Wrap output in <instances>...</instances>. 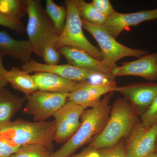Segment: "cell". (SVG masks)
Instances as JSON below:
<instances>
[{"mask_svg":"<svg viewBox=\"0 0 157 157\" xmlns=\"http://www.w3.org/2000/svg\"><path fill=\"white\" fill-rule=\"evenodd\" d=\"M116 82L96 85L87 81L79 82L78 87L68 94V100L88 108L95 106L104 95L113 92L117 87Z\"/></svg>","mask_w":157,"mask_h":157,"instance_id":"5bb4252c","label":"cell"},{"mask_svg":"<svg viewBox=\"0 0 157 157\" xmlns=\"http://www.w3.org/2000/svg\"><path fill=\"white\" fill-rule=\"evenodd\" d=\"M64 2L67 20L55 47L57 50L64 46L78 48L101 61L103 57L101 50L89 41L82 31V21L76 8V0H66Z\"/></svg>","mask_w":157,"mask_h":157,"instance_id":"8992f818","label":"cell"},{"mask_svg":"<svg viewBox=\"0 0 157 157\" xmlns=\"http://www.w3.org/2000/svg\"><path fill=\"white\" fill-rule=\"evenodd\" d=\"M20 147L13 146L0 140V157H9L18 150Z\"/></svg>","mask_w":157,"mask_h":157,"instance_id":"f1b7e54d","label":"cell"},{"mask_svg":"<svg viewBox=\"0 0 157 157\" xmlns=\"http://www.w3.org/2000/svg\"><path fill=\"white\" fill-rule=\"evenodd\" d=\"M86 107L69 100L53 115L56 125L55 141L65 143L76 132L81 124V117Z\"/></svg>","mask_w":157,"mask_h":157,"instance_id":"ba28073f","label":"cell"},{"mask_svg":"<svg viewBox=\"0 0 157 157\" xmlns=\"http://www.w3.org/2000/svg\"><path fill=\"white\" fill-rule=\"evenodd\" d=\"M52 150L42 145H25L20 147L9 157H51Z\"/></svg>","mask_w":157,"mask_h":157,"instance_id":"603a6c76","label":"cell"},{"mask_svg":"<svg viewBox=\"0 0 157 157\" xmlns=\"http://www.w3.org/2000/svg\"><path fill=\"white\" fill-rule=\"evenodd\" d=\"M98 151L100 153V157H127L123 140H121L112 147L100 150Z\"/></svg>","mask_w":157,"mask_h":157,"instance_id":"484cf974","label":"cell"},{"mask_svg":"<svg viewBox=\"0 0 157 157\" xmlns=\"http://www.w3.org/2000/svg\"><path fill=\"white\" fill-rule=\"evenodd\" d=\"M114 92L126 99L139 117L143 115L157 95V83L140 82L117 86Z\"/></svg>","mask_w":157,"mask_h":157,"instance_id":"9c48e42d","label":"cell"},{"mask_svg":"<svg viewBox=\"0 0 157 157\" xmlns=\"http://www.w3.org/2000/svg\"><path fill=\"white\" fill-rule=\"evenodd\" d=\"M21 68L29 73L33 72L50 73L77 82L87 81L96 73L78 69L69 64L48 65L39 63L32 59L23 63Z\"/></svg>","mask_w":157,"mask_h":157,"instance_id":"7c38bea8","label":"cell"},{"mask_svg":"<svg viewBox=\"0 0 157 157\" xmlns=\"http://www.w3.org/2000/svg\"><path fill=\"white\" fill-rule=\"evenodd\" d=\"M139 117L126 99L117 98L111 107L104 128L88 147L98 151L115 146L128 137L140 121Z\"/></svg>","mask_w":157,"mask_h":157,"instance_id":"7a4b0ae2","label":"cell"},{"mask_svg":"<svg viewBox=\"0 0 157 157\" xmlns=\"http://www.w3.org/2000/svg\"><path fill=\"white\" fill-rule=\"evenodd\" d=\"M0 25L8 28L18 34H23L25 30L22 22L14 21L0 13Z\"/></svg>","mask_w":157,"mask_h":157,"instance_id":"83f0119b","label":"cell"},{"mask_svg":"<svg viewBox=\"0 0 157 157\" xmlns=\"http://www.w3.org/2000/svg\"><path fill=\"white\" fill-rule=\"evenodd\" d=\"M91 3L100 13L107 18L117 12L109 0H93Z\"/></svg>","mask_w":157,"mask_h":157,"instance_id":"4316f807","label":"cell"},{"mask_svg":"<svg viewBox=\"0 0 157 157\" xmlns=\"http://www.w3.org/2000/svg\"><path fill=\"white\" fill-rule=\"evenodd\" d=\"M45 10L53 22L59 35L61 34L67 20V9L64 6H59L52 0H46Z\"/></svg>","mask_w":157,"mask_h":157,"instance_id":"7402d4cb","label":"cell"},{"mask_svg":"<svg viewBox=\"0 0 157 157\" xmlns=\"http://www.w3.org/2000/svg\"><path fill=\"white\" fill-rule=\"evenodd\" d=\"M60 54L55 47V45H46L43 49L42 58L46 64L58 65L60 60Z\"/></svg>","mask_w":157,"mask_h":157,"instance_id":"d4e9b609","label":"cell"},{"mask_svg":"<svg viewBox=\"0 0 157 157\" xmlns=\"http://www.w3.org/2000/svg\"><path fill=\"white\" fill-rule=\"evenodd\" d=\"M140 122L145 128L157 124V95L150 107L140 117Z\"/></svg>","mask_w":157,"mask_h":157,"instance_id":"cb8c5ba5","label":"cell"},{"mask_svg":"<svg viewBox=\"0 0 157 157\" xmlns=\"http://www.w3.org/2000/svg\"><path fill=\"white\" fill-rule=\"evenodd\" d=\"M111 70L114 77L136 76L150 81L157 80V52L147 54L132 61L121 63Z\"/></svg>","mask_w":157,"mask_h":157,"instance_id":"8fae6325","label":"cell"},{"mask_svg":"<svg viewBox=\"0 0 157 157\" xmlns=\"http://www.w3.org/2000/svg\"><path fill=\"white\" fill-rule=\"evenodd\" d=\"M155 19H157V8L130 13L117 11L107 18L103 26L116 39L123 31L128 28L138 25L144 21Z\"/></svg>","mask_w":157,"mask_h":157,"instance_id":"4fadbf2b","label":"cell"},{"mask_svg":"<svg viewBox=\"0 0 157 157\" xmlns=\"http://www.w3.org/2000/svg\"><path fill=\"white\" fill-rule=\"evenodd\" d=\"M56 134L54 120L31 122L18 119L0 128V140L20 147L39 145L52 150Z\"/></svg>","mask_w":157,"mask_h":157,"instance_id":"3957f363","label":"cell"},{"mask_svg":"<svg viewBox=\"0 0 157 157\" xmlns=\"http://www.w3.org/2000/svg\"><path fill=\"white\" fill-rule=\"evenodd\" d=\"M0 13L14 21L21 22L27 14L25 0H0Z\"/></svg>","mask_w":157,"mask_h":157,"instance_id":"ffe728a7","label":"cell"},{"mask_svg":"<svg viewBox=\"0 0 157 157\" xmlns=\"http://www.w3.org/2000/svg\"><path fill=\"white\" fill-rule=\"evenodd\" d=\"M157 124L149 128L142 125L140 120L127 137L124 143L127 157H147L155 151Z\"/></svg>","mask_w":157,"mask_h":157,"instance_id":"30bf717a","label":"cell"},{"mask_svg":"<svg viewBox=\"0 0 157 157\" xmlns=\"http://www.w3.org/2000/svg\"><path fill=\"white\" fill-rule=\"evenodd\" d=\"M76 4L82 19L94 25H104L107 17L100 13L91 2H86L84 0H76Z\"/></svg>","mask_w":157,"mask_h":157,"instance_id":"44dd1931","label":"cell"},{"mask_svg":"<svg viewBox=\"0 0 157 157\" xmlns=\"http://www.w3.org/2000/svg\"><path fill=\"white\" fill-rule=\"evenodd\" d=\"M0 52L24 63L31 59L33 51L28 40L15 39L7 32L0 31Z\"/></svg>","mask_w":157,"mask_h":157,"instance_id":"e0dca14e","label":"cell"},{"mask_svg":"<svg viewBox=\"0 0 157 157\" xmlns=\"http://www.w3.org/2000/svg\"><path fill=\"white\" fill-rule=\"evenodd\" d=\"M4 78L13 88L24 93L25 95L38 90L33 75L17 67L6 70Z\"/></svg>","mask_w":157,"mask_h":157,"instance_id":"d6986e66","label":"cell"},{"mask_svg":"<svg viewBox=\"0 0 157 157\" xmlns=\"http://www.w3.org/2000/svg\"><path fill=\"white\" fill-rule=\"evenodd\" d=\"M5 56L0 52V89L5 88L8 85V82L4 79V76L6 70L3 63V59Z\"/></svg>","mask_w":157,"mask_h":157,"instance_id":"4dcf8cb0","label":"cell"},{"mask_svg":"<svg viewBox=\"0 0 157 157\" xmlns=\"http://www.w3.org/2000/svg\"><path fill=\"white\" fill-rule=\"evenodd\" d=\"M81 19L82 28L94 37L101 48L103 57L101 62L111 72L117 67V62L121 59L127 57L139 58L148 53V50L125 46L118 42L103 26L94 25Z\"/></svg>","mask_w":157,"mask_h":157,"instance_id":"5b68a950","label":"cell"},{"mask_svg":"<svg viewBox=\"0 0 157 157\" xmlns=\"http://www.w3.org/2000/svg\"><path fill=\"white\" fill-rule=\"evenodd\" d=\"M28 16L26 28L33 53L42 58L46 45H55L59 34L39 0H25Z\"/></svg>","mask_w":157,"mask_h":157,"instance_id":"277c9868","label":"cell"},{"mask_svg":"<svg viewBox=\"0 0 157 157\" xmlns=\"http://www.w3.org/2000/svg\"><path fill=\"white\" fill-rule=\"evenodd\" d=\"M25 100L5 88L0 89V128L11 121L12 117L22 108Z\"/></svg>","mask_w":157,"mask_h":157,"instance_id":"ac0fdd59","label":"cell"},{"mask_svg":"<svg viewBox=\"0 0 157 157\" xmlns=\"http://www.w3.org/2000/svg\"><path fill=\"white\" fill-rule=\"evenodd\" d=\"M69 157H100V154L98 150L88 147L80 152L71 155Z\"/></svg>","mask_w":157,"mask_h":157,"instance_id":"f546056e","label":"cell"},{"mask_svg":"<svg viewBox=\"0 0 157 157\" xmlns=\"http://www.w3.org/2000/svg\"><path fill=\"white\" fill-rule=\"evenodd\" d=\"M33 76L38 90L56 94H70L79 83L50 73H36Z\"/></svg>","mask_w":157,"mask_h":157,"instance_id":"2e32d148","label":"cell"},{"mask_svg":"<svg viewBox=\"0 0 157 157\" xmlns=\"http://www.w3.org/2000/svg\"><path fill=\"white\" fill-rule=\"evenodd\" d=\"M113 94L108 93L95 106L84 110L78 130L51 157H69L101 133L109 118Z\"/></svg>","mask_w":157,"mask_h":157,"instance_id":"6da1fadb","label":"cell"},{"mask_svg":"<svg viewBox=\"0 0 157 157\" xmlns=\"http://www.w3.org/2000/svg\"><path fill=\"white\" fill-rule=\"evenodd\" d=\"M68 64L78 69L90 72L110 75L111 71L98 60L84 51L71 46H64L58 49Z\"/></svg>","mask_w":157,"mask_h":157,"instance_id":"9a60e30c","label":"cell"},{"mask_svg":"<svg viewBox=\"0 0 157 157\" xmlns=\"http://www.w3.org/2000/svg\"><path fill=\"white\" fill-rule=\"evenodd\" d=\"M155 152H156L157 153V137L156 140L155 146Z\"/></svg>","mask_w":157,"mask_h":157,"instance_id":"d6a6232c","label":"cell"},{"mask_svg":"<svg viewBox=\"0 0 157 157\" xmlns=\"http://www.w3.org/2000/svg\"><path fill=\"white\" fill-rule=\"evenodd\" d=\"M147 157H157V153L156 152H154Z\"/></svg>","mask_w":157,"mask_h":157,"instance_id":"1f68e13d","label":"cell"},{"mask_svg":"<svg viewBox=\"0 0 157 157\" xmlns=\"http://www.w3.org/2000/svg\"><path fill=\"white\" fill-rule=\"evenodd\" d=\"M68 94L38 90L25 95L23 112L33 116L34 121H46L66 104Z\"/></svg>","mask_w":157,"mask_h":157,"instance_id":"52a82bcc","label":"cell"}]
</instances>
